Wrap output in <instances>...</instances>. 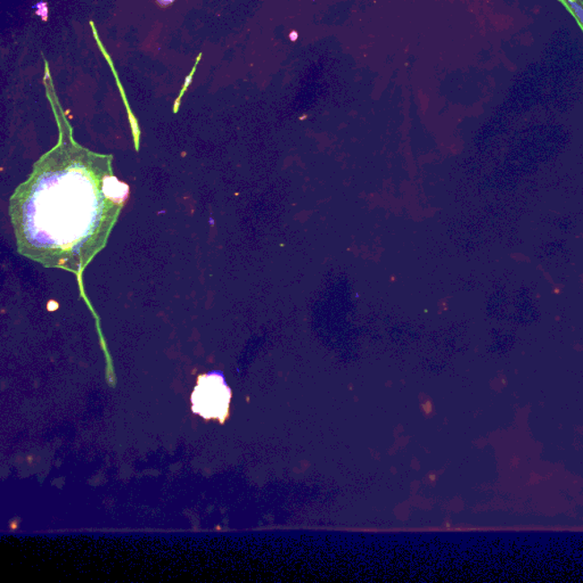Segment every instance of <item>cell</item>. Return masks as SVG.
Returning <instances> with one entry per match:
<instances>
[{
  "mask_svg": "<svg viewBox=\"0 0 583 583\" xmlns=\"http://www.w3.org/2000/svg\"><path fill=\"white\" fill-rule=\"evenodd\" d=\"M111 154L94 152L62 128L10 199L18 252L48 270L83 271L107 245L129 200Z\"/></svg>",
  "mask_w": 583,
  "mask_h": 583,
  "instance_id": "obj_1",
  "label": "cell"
},
{
  "mask_svg": "<svg viewBox=\"0 0 583 583\" xmlns=\"http://www.w3.org/2000/svg\"><path fill=\"white\" fill-rule=\"evenodd\" d=\"M191 401L193 413L207 421L224 424L229 416L232 390L222 373H208L197 377Z\"/></svg>",
  "mask_w": 583,
  "mask_h": 583,
  "instance_id": "obj_2",
  "label": "cell"
},
{
  "mask_svg": "<svg viewBox=\"0 0 583 583\" xmlns=\"http://www.w3.org/2000/svg\"><path fill=\"white\" fill-rule=\"evenodd\" d=\"M297 39V32L291 33V40L296 41Z\"/></svg>",
  "mask_w": 583,
  "mask_h": 583,
  "instance_id": "obj_5",
  "label": "cell"
},
{
  "mask_svg": "<svg viewBox=\"0 0 583 583\" xmlns=\"http://www.w3.org/2000/svg\"><path fill=\"white\" fill-rule=\"evenodd\" d=\"M559 3L576 20L579 28L583 32V0H559Z\"/></svg>",
  "mask_w": 583,
  "mask_h": 583,
  "instance_id": "obj_3",
  "label": "cell"
},
{
  "mask_svg": "<svg viewBox=\"0 0 583 583\" xmlns=\"http://www.w3.org/2000/svg\"><path fill=\"white\" fill-rule=\"evenodd\" d=\"M162 4V5H167V4H170L174 2V0H159Z\"/></svg>",
  "mask_w": 583,
  "mask_h": 583,
  "instance_id": "obj_4",
  "label": "cell"
}]
</instances>
